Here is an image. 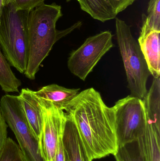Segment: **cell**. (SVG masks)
<instances>
[{"label": "cell", "instance_id": "cell-1", "mask_svg": "<svg viewBox=\"0 0 160 161\" xmlns=\"http://www.w3.org/2000/svg\"><path fill=\"white\" fill-rule=\"evenodd\" d=\"M63 110L72 117L91 160L114 155L118 147L115 114L99 92L93 88L80 92Z\"/></svg>", "mask_w": 160, "mask_h": 161}, {"label": "cell", "instance_id": "cell-2", "mask_svg": "<svg viewBox=\"0 0 160 161\" xmlns=\"http://www.w3.org/2000/svg\"><path fill=\"white\" fill-rule=\"evenodd\" d=\"M63 14L61 6L53 3L43 4L30 10L27 20L28 49L26 70L24 74L34 80L39 67L54 43L63 37L62 31L56 24Z\"/></svg>", "mask_w": 160, "mask_h": 161}, {"label": "cell", "instance_id": "cell-3", "mask_svg": "<svg viewBox=\"0 0 160 161\" xmlns=\"http://www.w3.org/2000/svg\"><path fill=\"white\" fill-rule=\"evenodd\" d=\"M30 10H17L11 3L0 17V47L9 65L24 74L27 61V20Z\"/></svg>", "mask_w": 160, "mask_h": 161}, {"label": "cell", "instance_id": "cell-4", "mask_svg": "<svg viewBox=\"0 0 160 161\" xmlns=\"http://www.w3.org/2000/svg\"><path fill=\"white\" fill-rule=\"evenodd\" d=\"M116 31L131 95L143 100L147 94V82L151 75L146 61L129 25L116 18Z\"/></svg>", "mask_w": 160, "mask_h": 161}, {"label": "cell", "instance_id": "cell-5", "mask_svg": "<svg viewBox=\"0 0 160 161\" xmlns=\"http://www.w3.org/2000/svg\"><path fill=\"white\" fill-rule=\"evenodd\" d=\"M0 108L26 161H45L39 153L38 141L32 132L18 96H3L0 99Z\"/></svg>", "mask_w": 160, "mask_h": 161}, {"label": "cell", "instance_id": "cell-6", "mask_svg": "<svg viewBox=\"0 0 160 161\" xmlns=\"http://www.w3.org/2000/svg\"><path fill=\"white\" fill-rule=\"evenodd\" d=\"M118 146L144 135L146 112L142 99L131 95L118 100L113 107Z\"/></svg>", "mask_w": 160, "mask_h": 161}, {"label": "cell", "instance_id": "cell-7", "mask_svg": "<svg viewBox=\"0 0 160 161\" xmlns=\"http://www.w3.org/2000/svg\"><path fill=\"white\" fill-rule=\"evenodd\" d=\"M112 38L110 31L87 38L82 45L70 54L67 65L70 72L85 81L101 58L113 47Z\"/></svg>", "mask_w": 160, "mask_h": 161}, {"label": "cell", "instance_id": "cell-8", "mask_svg": "<svg viewBox=\"0 0 160 161\" xmlns=\"http://www.w3.org/2000/svg\"><path fill=\"white\" fill-rule=\"evenodd\" d=\"M39 101L43 118L42 130L38 140L39 153L44 161H54L58 142L63 137L66 115L63 110L52 104Z\"/></svg>", "mask_w": 160, "mask_h": 161}, {"label": "cell", "instance_id": "cell-9", "mask_svg": "<svg viewBox=\"0 0 160 161\" xmlns=\"http://www.w3.org/2000/svg\"><path fill=\"white\" fill-rule=\"evenodd\" d=\"M160 31L152 30L140 34L138 39L150 74L154 78L160 77Z\"/></svg>", "mask_w": 160, "mask_h": 161}, {"label": "cell", "instance_id": "cell-10", "mask_svg": "<svg viewBox=\"0 0 160 161\" xmlns=\"http://www.w3.org/2000/svg\"><path fill=\"white\" fill-rule=\"evenodd\" d=\"M66 119L62 140L69 161H92L88 157L72 117L67 114L66 113Z\"/></svg>", "mask_w": 160, "mask_h": 161}, {"label": "cell", "instance_id": "cell-11", "mask_svg": "<svg viewBox=\"0 0 160 161\" xmlns=\"http://www.w3.org/2000/svg\"><path fill=\"white\" fill-rule=\"evenodd\" d=\"M18 96L32 132L38 141L43 125V113L41 106L34 94V91L28 88L22 89Z\"/></svg>", "mask_w": 160, "mask_h": 161}, {"label": "cell", "instance_id": "cell-12", "mask_svg": "<svg viewBox=\"0 0 160 161\" xmlns=\"http://www.w3.org/2000/svg\"><path fill=\"white\" fill-rule=\"evenodd\" d=\"M80 89H69L52 84L42 87L37 91H34L39 101L52 104L61 109L72 100L80 92Z\"/></svg>", "mask_w": 160, "mask_h": 161}, {"label": "cell", "instance_id": "cell-13", "mask_svg": "<svg viewBox=\"0 0 160 161\" xmlns=\"http://www.w3.org/2000/svg\"><path fill=\"white\" fill-rule=\"evenodd\" d=\"M81 8L93 19L104 22L116 18L109 0H77Z\"/></svg>", "mask_w": 160, "mask_h": 161}, {"label": "cell", "instance_id": "cell-14", "mask_svg": "<svg viewBox=\"0 0 160 161\" xmlns=\"http://www.w3.org/2000/svg\"><path fill=\"white\" fill-rule=\"evenodd\" d=\"M143 138L147 161H160V126L147 117Z\"/></svg>", "mask_w": 160, "mask_h": 161}, {"label": "cell", "instance_id": "cell-15", "mask_svg": "<svg viewBox=\"0 0 160 161\" xmlns=\"http://www.w3.org/2000/svg\"><path fill=\"white\" fill-rule=\"evenodd\" d=\"M114 156L116 161H147L143 136L119 146Z\"/></svg>", "mask_w": 160, "mask_h": 161}, {"label": "cell", "instance_id": "cell-16", "mask_svg": "<svg viewBox=\"0 0 160 161\" xmlns=\"http://www.w3.org/2000/svg\"><path fill=\"white\" fill-rule=\"evenodd\" d=\"M143 100L147 117L160 126V77L154 78L152 85Z\"/></svg>", "mask_w": 160, "mask_h": 161}, {"label": "cell", "instance_id": "cell-17", "mask_svg": "<svg viewBox=\"0 0 160 161\" xmlns=\"http://www.w3.org/2000/svg\"><path fill=\"white\" fill-rule=\"evenodd\" d=\"M21 82L13 73L0 47V86L5 92H18Z\"/></svg>", "mask_w": 160, "mask_h": 161}, {"label": "cell", "instance_id": "cell-18", "mask_svg": "<svg viewBox=\"0 0 160 161\" xmlns=\"http://www.w3.org/2000/svg\"><path fill=\"white\" fill-rule=\"evenodd\" d=\"M147 14L143 18L141 33L145 34L152 30L160 31V0H150Z\"/></svg>", "mask_w": 160, "mask_h": 161}, {"label": "cell", "instance_id": "cell-19", "mask_svg": "<svg viewBox=\"0 0 160 161\" xmlns=\"http://www.w3.org/2000/svg\"><path fill=\"white\" fill-rule=\"evenodd\" d=\"M0 161H27L18 144L8 137L0 154Z\"/></svg>", "mask_w": 160, "mask_h": 161}, {"label": "cell", "instance_id": "cell-20", "mask_svg": "<svg viewBox=\"0 0 160 161\" xmlns=\"http://www.w3.org/2000/svg\"><path fill=\"white\" fill-rule=\"evenodd\" d=\"M45 0H13L17 10H31L44 3Z\"/></svg>", "mask_w": 160, "mask_h": 161}, {"label": "cell", "instance_id": "cell-21", "mask_svg": "<svg viewBox=\"0 0 160 161\" xmlns=\"http://www.w3.org/2000/svg\"><path fill=\"white\" fill-rule=\"evenodd\" d=\"M7 124L4 119L0 108V154L8 138Z\"/></svg>", "mask_w": 160, "mask_h": 161}, {"label": "cell", "instance_id": "cell-22", "mask_svg": "<svg viewBox=\"0 0 160 161\" xmlns=\"http://www.w3.org/2000/svg\"><path fill=\"white\" fill-rule=\"evenodd\" d=\"M116 14L124 11L136 0H109Z\"/></svg>", "mask_w": 160, "mask_h": 161}, {"label": "cell", "instance_id": "cell-23", "mask_svg": "<svg viewBox=\"0 0 160 161\" xmlns=\"http://www.w3.org/2000/svg\"><path fill=\"white\" fill-rule=\"evenodd\" d=\"M62 138L63 137L60 138L58 142L54 161H70L68 155L63 144Z\"/></svg>", "mask_w": 160, "mask_h": 161}, {"label": "cell", "instance_id": "cell-24", "mask_svg": "<svg viewBox=\"0 0 160 161\" xmlns=\"http://www.w3.org/2000/svg\"><path fill=\"white\" fill-rule=\"evenodd\" d=\"M5 6V0H0V17L3 11V8Z\"/></svg>", "mask_w": 160, "mask_h": 161}, {"label": "cell", "instance_id": "cell-25", "mask_svg": "<svg viewBox=\"0 0 160 161\" xmlns=\"http://www.w3.org/2000/svg\"><path fill=\"white\" fill-rule=\"evenodd\" d=\"M13 0H5V5L9 3H12Z\"/></svg>", "mask_w": 160, "mask_h": 161}, {"label": "cell", "instance_id": "cell-26", "mask_svg": "<svg viewBox=\"0 0 160 161\" xmlns=\"http://www.w3.org/2000/svg\"><path fill=\"white\" fill-rule=\"evenodd\" d=\"M70 1H72V0H66L67 2H70Z\"/></svg>", "mask_w": 160, "mask_h": 161}]
</instances>
